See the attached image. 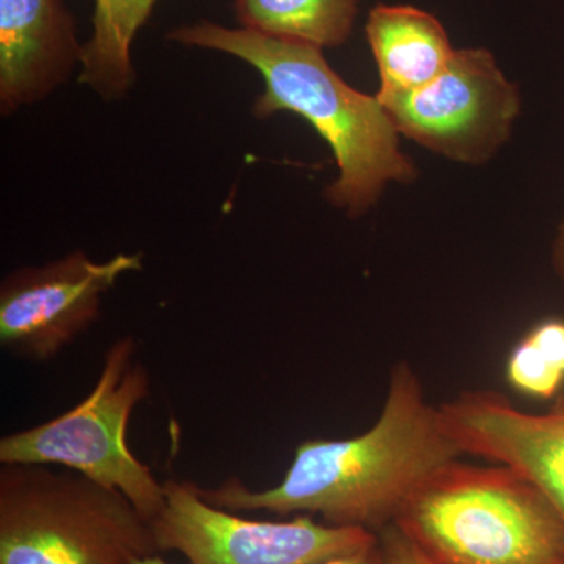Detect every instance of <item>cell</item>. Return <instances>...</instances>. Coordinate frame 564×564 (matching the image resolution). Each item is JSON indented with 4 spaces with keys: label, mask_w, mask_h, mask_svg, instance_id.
Returning <instances> with one entry per match:
<instances>
[{
    "label": "cell",
    "mask_w": 564,
    "mask_h": 564,
    "mask_svg": "<svg viewBox=\"0 0 564 564\" xmlns=\"http://www.w3.org/2000/svg\"><path fill=\"white\" fill-rule=\"evenodd\" d=\"M408 361L393 364L383 410L367 432L347 440H306L280 485L252 491L239 478L198 489L215 507L322 516L326 524L380 533L447 464L462 458Z\"/></svg>",
    "instance_id": "1"
},
{
    "label": "cell",
    "mask_w": 564,
    "mask_h": 564,
    "mask_svg": "<svg viewBox=\"0 0 564 564\" xmlns=\"http://www.w3.org/2000/svg\"><path fill=\"white\" fill-rule=\"evenodd\" d=\"M243 29L315 47H337L351 35L358 0H236Z\"/></svg>",
    "instance_id": "13"
},
{
    "label": "cell",
    "mask_w": 564,
    "mask_h": 564,
    "mask_svg": "<svg viewBox=\"0 0 564 564\" xmlns=\"http://www.w3.org/2000/svg\"><path fill=\"white\" fill-rule=\"evenodd\" d=\"M141 269V254L95 262L76 251L10 274L0 288V344L11 355L50 361L95 323L104 293Z\"/></svg>",
    "instance_id": "8"
},
{
    "label": "cell",
    "mask_w": 564,
    "mask_h": 564,
    "mask_svg": "<svg viewBox=\"0 0 564 564\" xmlns=\"http://www.w3.org/2000/svg\"><path fill=\"white\" fill-rule=\"evenodd\" d=\"M524 339L547 366L564 375V318L538 322L527 332Z\"/></svg>",
    "instance_id": "15"
},
{
    "label": "cell",
    "mask_w": 564,
    "mask_h": 564,
    "mask_svg": "<svg viewBox=\"0 0 564 564\" xmlns=\"http://www.w3.org/2000/svg\"><path fill=\"white\" fill-rule=\"evenodd\" d=\"M63 0H0V102L3 113L44 98L80 62Z\"/></svg>",
    "instance_id": "10"
},
{
    "label": "cell",
    "mask_w": 564,
    "mask_h": 564,
    "mask_svg": "<svg viewBox=\"0 0 564 564\" xmlns=\"http://www.w3.org/2000/svg\"><path fill=\"white\" fill-rule=\"evenodd\" d=\"M165 503L151 519L159 552H180L191 564H314L378 543V533L296 514L259 521L215 507L195 484L169 480Z\"/></svg>",
    "instance_id": "6"
},
{
    "label": "cell",
    "mask_w": 564,
    "mask_h": 564,
    "mask_svg": "<svg viewBox=\"0 0 564 564\" xmlns=\"http://www.w3.org/2000/svg\"><path fill=\"white\" fill-rule=\"evenodd\" d=\"M393 525L436 564H564L554 505L502 464H447Z\"/></svg>",
    "instance_id": "3"
},
{
    "label": "cell",
    "mask_w": 564,
    "mask_h": 564,
    "mask_svg": "<svg viewBox=\"0 0 564 564\" xmlns=\"http://www.w3.org/2000/svg\"><path fill=\"white\" fill-rule=\"evenodd\" d=\"M399 133L464 163L488 161L510 137L518 88L486 50H459L425 87L377 96Z\"/></svg>",
    "instance_id": "7"
},
{
    "label": "cell",
    "mask_w": 564,
    "mask_h": 564,
    "mask_svg": "<svg viewBox=\"0 0 564 564\" xmlns=\"http://www.w3.org/2000/svg\"><path fill=\"white\" fill-rule=\"evenodd\" d=\"M158 0H95L93 33L82 46L79 80L106 99L120 98L133 82L131 50Z\"/></svg>",
    "instance_id": "12"
},
{
    "label": "cell",
    "mask_w": 564,
    "mask_h": 564,
    "mask_svg": "<svg viewBox=\"0 0 564 564\" xmlns=\"http://www.w3.org/2000/svg\"><path fill=\"white\" fill-rule=\"evenodd\" d=\"M314 564H386V560L380 540H378V543L367 545V547L332 556V558L322 560V562Z\"/></svg>",
    "instance_id": "17"
},
{
    "label": "cell",
    "mask_w": 564,
    "mask_h": 564,
    "mask_svg": "<svg viewBox=\"0 0 564 564\" xmlns=\"http://www.w3.org/2000/svg\"><path fill=\"white\" fill-rule=\"evenodd\" d=\"M552 263H554L555 272L564 284V223L560 226L558 236L555 239Z\"/></svg>",
    "instance_id": "18"
},
{
    "label": "cell",
    "mask_w": 564,
    "mask_h": 564,
    "mask_svg": "<svg viewBox=\"0 0 564 564\" xmlns=\"http://www.w3.org/2000/svg\"><path fill=\"white\" fill-rule=\"evenodd\" d=\"M169 39L250 63L265 80V91L254 104L258 117L293 111L317 129L340 170L328 188L334 206L359 215L377 202L389 181L414 180L413 163L400 151L399 131L383 104L345 84L321 47L210 21L181 25Z\"/></svg>",
    "instance_id": "2"
},
{
    "label": "cell",
    "mask_w": 564,
    "mask_h": 564,
    "mask_svg": "<svg viewBox=\"0 0 564 564\" xmlns=\"http://www.w3.org/2000/svg\"><path fill=\"white\" fill-rule=\"evenodd\" d=\"M150 395V373L132 337L104 355L98 383L69 411L0 440V464H58L122 494L151 522L165 503V486L128 445L129 419Z\"/></svg>",
    "instance_id": "5"
},
{
    "label": "cell",
    "mask_w": 564,
    "mask_h": 564,
    "mask_svg": "<svg viewBox=\"0 0 564 564\" xmlns=\"http://www.w3.org/2000/svg\"><path fill=\"white\" fill-rule=\"evenodd\" d=\"M386 564H436L429 558L397 525L378 533Z\"/></svg>",
    "instance_id": "16"
},
{
    "label": "cell",
    "mask_w": 564,
    "mask_h": 564,
    "mask_svg": "<svg viewBox=\"0 0 564 564\" xmlns=\"http://www.w3.org/2000/svg\"><path fill=\"white\" fill-rule=\"evenodd\" d=\"M463 455L502 464L536 486L564 524V391L543 413H529L494 389H467L437 404Z\"/></svg>",
    "instance_id": "9"
},
{
    "label": "cell",
    "mask_w": 564,
    "mask_h": 564,
    "mask_svg": "<svg viewBox=\"0 0 564 564\" xmlns=\"http://www.w3.org/2000/svg\"><path fill=\"white\" fill-rule=\"evenodd\" d=\"M124 564H172L163 560L161 554H152L144 556H135V558L129 560Z\"/></svg>",
    "instance_id": "19"
},
{
    "label": "cell",
    "mask_w": 564,
    "mask_h": 564,
    "mask_svg": "<svg viewBox=\"0 0 564 564\" xmlns=\"http://www.w3.org/2000/svg\"><path fill=\"white\" fill-rule=\"evenodd\" d=\"M161 554L122 494L35 464L0 469V564H124Z\"/></svg>",
    "instance_id": "4"
},
{
    "label": "cell",
    "mask_w": 564,
    "mask_h": 564,
    "mask_svg": "<svg viewBox=\"0 0 564 564\" xmlns=\"http://www.w3.org/2000/svg\"><path fill=\"white\" fill-rule=\"evenodd\" d=\"M366 35L380 69V96L425 87L455 54L443 24L411 6L375 7L367 18Z\"/></svg>",
    "instance_id": "11"
},
{
    "label": "cell",
    "mask_w": 564,
    "mask_h": 564,
    "mask_svg": "<svg viewBox=\"0 0 564 564\" xmlns=\"http://www.w3.org/2000/svg\"><path fill=\"white\" fill-rule=\"evenodd\" d=\"M505 378L513 391L543 402H554L564 391V375L547 366L524 337L508 355Z\"/></svg>",
    "instance_id": "14"
}]
</instances>
